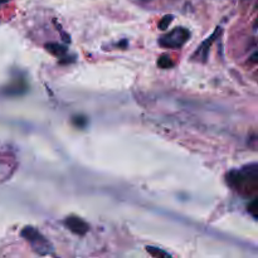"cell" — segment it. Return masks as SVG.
<instances>
[{
	"label": "cell",
	"instance_id": "cell-5",
	"mask_svg": "<svg viewBox=\"0 0 258 258\" xmlns=\"http://www.w3.org/2000/svg\"><path fill=\"white\" fill-rule=\"evenodd\" d=\"M45 49H47L50 54L55 55V57H58V58L66 57V54H67V52H68L67 47L57 44V43H48V44H45Z\"/></svg>",
	"mask_w": 258,
	"mask_h": 258
},
{
	"label": "cell",
	"instance_id": "cell-7",
	"mask_svg": "<svg viewBox=\"0 0 258 258\" xmlns=\"http://www.w3.org/2000/svg\"><path fill=\"white\" fill-rule=\"evenodd\" d=\"M217 30H218V29H217ZM216 33H214V34L212 35L211 38H209V40H206V42H204L203 44H202L201 49H199L198 52H197V53H202V59H203V60L207 59V55H208V52H209V45H211L212 42H213V40L216 39Z\"/></svg>",
	"mask_w": 258,
	"mask_h": 258
},
{
	"label": "cell",
	"instance_id": "cell-10",
	"mask_svg": "<svg viewBox=\"0 0 258 258\" xmlns=\"http://www.w3.org/2000/svg\"><path fill=\"white\" fill-rule=\"evenodd\" d=\"M256 207H257V201H256V199H253V201H252V203H251V206L248 207V211L251 212V213H252V216H253L254 218H257V213H256Z\"/></svg>",
	"mask_w": 258,
	"mask_h": 258
},
{
	"label": "cell",
	"instance_id": "cell-8",
	"mask_svg": "<svg viewBox=\"0 0 258 258\" xmlns=\"http://www.w3.org/2000/svg\"><path fill=\"white\" fill-rule=\"evenodd\" d=\"M158 64H159V67H160V68H164V70H166V68L173 67L174 62H173V59L170 58V55L163 54L160 58H159Z\"/></svg>",
	"mask_w": 258,
	"mask_h": 258
},
{
	"label": "cell",
	"instance_id": "cell-9",
	"mask_svg": "<svg viewBox=\"0 0 258 258\" xmlns=\"http://www.w3.org/2000/svg\"><path fill=\"white\" fill-rule=\"evenodd\" d=\"M173 19H174V17H173V15H170V14L165 15V17H163L160 19V22H159V28H160L161 30L168 29V27L171 24Z\"/></svg>",
	"mask_w": 258,
	"mask_h": 258
},
{
	"label": "cell",
	"instance_id": "cell-3",
	"mask_svg": "<svg viewBox=\"0 0 258 258\" xmlns=\"http://www.w3.org/2000/svg\"><path fill=\"white\" fill-rule=\"evenodd\" d=\"M189 37H190V32L186 28L179 27L169 32L168 34L163 35L159 39V44L163 48H181L186 42H188Z\"/></svg>",
	"mask_w": 258,
	"mask_h": 258
},
{
	"label": "cell",
	"instance_id": "cell-11",
	"mask_svg": "<svg viewBox=\"0 0 258 258\" xmlns=\"http://www.w3.org/2000/svg\"><path fill=\"white\" fill-rule=\"evenodd\" d=\"M8 2H9V0H0V5L5 4V3H8Z\"/></svg>",
	"mask_w": 258,
	"mask_h": 258
},
{
	"label": "cell",
	"instance_id": "cell-2",
	"mask_svg": "<svg viewBox=\"0 0 258 258\" xmlns=\"http://www.w3.org/2000/svg\"><path fill=\"white\" fill-rule=\"evenodd\" d=\"M22 237L25 241L29 242L30 246L34 249V252H37L40 256L52 253L53 247L49 243V241L39 231H37L33 227H24L22 229Z\"/></svg>",
	"mask_w": 258,
	"mask_h": 258
},
{
	"label": "cell",
	"instance_id": "cell-4",
	"mask_svg": "<svg viewBox=\"0 0 258 258\" xmlns=\"http://www.w3.org/2000/svg\"><path fill=\"white\" fill-rule=\"evenodd\" d=\"M64 224L71 232L78 234V236H83L88 231V224L83 219H81L80 217H68L64 221Z\"/></svg>",
	"mask_w": 258,
	"mask_h": 258
},
{
	"label": "cell",
	"instance_id": "cell-1",
	"mask_svg": "<svg viewBox=\"0 0 258 258\" xmlns=\"http://www.w3.org/2000/svg\"><path fill=\"white\" fill-rule=\"evenodd\" d=\"M227 181L232 188L244 194H256L258 189V169L256 164L246 166L242 171L233 170L227 175Z\"/></svg>",
	"mask_w": 258,
	"mask_h": 258
},
{
	"label": "cell",
	"instance_id": "cell-6",
	"mask_svg": "<svg viewBox=\"0 0 258 258\" xmlns=\"http://www.w3.org/2000/svg\"><path fill=\"white\" fill-rule=\"evenodd\" d=\"M145 249H146V252L150 254V256H153L155 258H170L171 257L168 252H165L164 249H161V248H156V247L148 246Z\"/></svg>",
	"mask_w": 258,
	"mask_h": 258
}]
</instances>
